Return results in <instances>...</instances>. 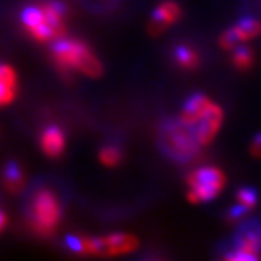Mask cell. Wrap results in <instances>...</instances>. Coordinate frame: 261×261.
Listing matches in <instances>:
<instances>
[{
  "label": "cell",
  "instance_id": "obj_1",
  "mask_svg": "<svg viewBox=\"0 0 261 261\" xmlns=\"http://www.w3.org/2000/svg\"><path fill=\"white\" fill-rule=\"evenodd\" d=\"M160 144L170 159L186 163L199 154L202 144L196 137L195 126L187 125L181 119L164 125L160 135Z\"/></svg>",
  "mask_w": 261,
  "mask_h": 261
},
{
  "label": "cell",
  "instance_id": "obj_2",
  "mask_svg": "<svg viewBox=\"0 0 261 261\" xmlns=\"http://www.w3.org/2000/svg\"><path fill=\"white\" fill-rule=\"evenodd\" d=\"M53 56L63 70H79L90 77L102 74L100 61L80 41L58 39L53 47Z\"/></svg>",
  "mask_w": 261,
  "mask_h": 261
},
{
  "label": "cell",
  "instance_id": "obj_3",
  "mask_svg": "<svg viewBox=\"0 0 261 261\" xmlns=\"http://www.w3.org/2000/svg\"><path fill=\"white\" fill-rule=\"evenodd\" d=\"M68 247L80 254L94 255H122L134 251L138 247L137 237L129 233H112L103 238H82L70 237L67 240Z\"/></svg>",
  "mask_w": 261,
  "mask_h": 261
},
{
  "label": "cell",
  "instance_id": "obj_4",
  "mask_svg": "<svg viewBox=\"0 0 261 261\" xmlns=\"http://www.w3.org/2000/svg\"><path fill=\"white\" fill-rule=\"evenodd\" d=\"M225 181V174L216 167H202L192 171L187 177L189 202L200 203L212 200L222 192Z\"/></svg>",
  "mask_w": 261,
  "mask_h": 261
},
{
  "label": "cell",
  "instance_id": "obj_5",
  "mask_svg": "<svg viewBox=\"0 0 261 261\" xmlns=\"http://www.w3.org/2000/svg\"><path fill=\"white\" fill-rule=\"evenodd\" d=\"M61 218V206L48 190L38 192L32 203V221L41 233H51Z\"/></svg>",
  "mask_w": 261,
  "mask_h": 261
},
{
  "label": "cell",
  "instance_id": "obj_6",
  "mask_svg": "<svg viewBox=\"0 0 261 261\" xmlns=\"http://www.w3.org/2000/svg\"><path fill=\"white\" fill-rule=\"evenodd\" d=\"M64 5L58 2L42 5V20L29 34L39 42L60 39L64 34Z\"/></svg>",
  "mask_w": 261,
  "mask_h": 261
},
{
  "label": "cell",
  "instance_id": "obj_7",
  "mask_svg": "<svg viewBox=\"0 0 261 261\" xmlns=\"http://www.w3.org/2000/svg\"><path fill=\"white\" fill-rule=\"evenodd\" d=\"M261 257V226H247L238 233L228 261H255Z\"/></svg>",
  "mask_w": 261,
  "mask_h": 261
},
{
  "label": "cell",
  "instance_id": "obj_8",
  "mask_svg": "<svg viewBox=\"0 0 261 261\" xmlns=\"http://www.w3.org/2000/svg\"><path fill=\"white\" fill-rule=\"evenodd\" d=\"M261 34V22L254 18L241 19L232 28L226 29L219 38V44L224 49H235L238 44L250 41Z\"/></svg>",
  "mask_w": 261,
  "mask_h": 261
},
{
  "label": "cell",
  "instance_id": "obj_9",
  "mask_svg": "<svg viewBox=\"0 0 261 261\" xmlns=\"http://www.w3.org/2000/svg\"><path fill=\"white\" fill-rule=\"evenodd\" d=\"M222 121H224V112H222L221 106L211 102L209 108L203 113V116L199 119L196 125H193L196 137L202 145H207L214 140L215 135L218 134V130L222 125Z\"/></svg>",
  "mask_w": 261,
  "mask_h": 261
},
{
  "label": "cell",
  "instance_id": "obj_10",
  "mask_svg": "<svg viewBox=\"0 0 261 261\" xmlns=\"http://www.w3.org/2000/svg\"><path fill=\"white\" fill-rule=\"evenodd\" d=\"M180 15H181V10L177 3H174L171 0H166L163 3H160L157 9L154 10L149 29L154 31L155 34H160L161 31L173 25L180 18Z\"/></svg>",
  "mask_w": 261,
  "mask_h": 261
},
{
  "label": "cell",
  "instance_id": "obj_11",
  "mask_svg": "<svg viewBox=\"0 0 261 261\" xmlns=\"http://www.w3.org/2000/svg\"><path fill=\"white\" fill-rule=\"evenodd\" d=\"M209 105H211V100L206 96H203V94H193L187 100L186 105L183 106L180 119L187 125H196L199 122V119L203 116V113L209 108Z\"/></svg>",
  "mask_w": 261,
  "mask_h": 261
},
{
  "label": "cell",
  "instance_id": "obj_12",
  "mask_svg": "<svg viewBox=\"0 0 261 261\" xmlns=\"http://www.w3.org/2000/svg\"><path fill=\"white\" fill-rule=\"evenodd\" d=\"M41 147L42 151L49 157H58L65 147L64 134L56 126H49L44 130L41 138Z\"/></svg>",
  "mask_w": 261,
  "mask_h": 261
},
{
  "label": "cell",
  "instance_id": "obj_13",
  "mask_svg": "<svg viewBox=\"0 0 261 261\" xmlns=\"http://www.w3.org/2000/svg\"><path fill=\"white\" fill-rule=\"evenodd\" d=\"M174 58H176V63L185 70H193L199 65V61H200L199 54L195 49L186 45H180L174 49Z\"/></svg>",
  "mask_w": 261,
  "mask_h": 261
},
{
  "label": "cell",
  "instance_id": "obj_14",
  "mask_svg": "<svg viewBox=\"0 0 261 261\" xmlns=\"http://www.w3.org/2000/svg\"><path fill=\"white\" fill-rule=\"evenodd\" d=\"M25 183L23 174L16 163H10L5 168V185L10 192H19Z\"/></svg>",
  "mask_w": 261,
  "mask_h": 261
},
{
  "label": "cell",
  "instance_id": "obj_15",
  "mask_svg": "<svg viewBox=\"0 0 261 261\" xmlns=\"http://www.w3.org/2000/svg\"><path fill=\"white\" fill-rule=\"evenodd\" d=\"M252 61H254V56L250 48H235L232 54V64L238 70H248L252 65Z\"/></svg>",
  "mask_w": 261,
  "mask_h": 261
},
{
  "label": "cell",
  "instance_id": "obj_16",
  "mask_svg": "<svg viewBox=\"0 0 261 261\" xmlns=\"http://www.w3.org/2000/svg\"><path fill=\"white\" fill-rule=\"evenodd\" d=\"M237 200H238V205L243 206L244 209L251 211L252 207L255 206V203H257V193L252 189H250V187H244V189L238 190Z\"/></svg>",
  "mask_w": 261,
  "mask_h": 261
},
{
  "label": "cell",
  "instance_id": "obj_17",
  "mask_svg": "<svg viewBox=\"0 0 261 261\" xmlns=\"http://www.w3.org/2000/svg\"><path fill=\"white\" fill-rule=\"evenodd\" d=\"M99 159L102 161V164H105L106 167H115L121 161V151L116 147H105L100 151Z\"/></svg>",
  "mask_w": 261,
  "mask_h": 261
},
{
  "label": "cell",
  "instance_id": "obj_18",
  "mask_svg": "<svg viewBox=\"0 0 261 261\" xmlns=\"http://www.w3.org/2000/svg\"><path fill=\"white\" fill-rule=\"evenodd\" d=\"M0 84L6 87H16V73L8 64H0Z\"/></svg>",
  "mask_w": 261,
  "mask_h": 261
},
{
  "label": "cell",
  "instance_id": "obj_19",
  "mask_svg": "<svg viewBox=\"0 0 261 261\" xmlns=\"http://www.w3.org/2000/svg\"><path fill=\"white\" fill-rule=\"evenodd\" d=\"M15 89L12 87H6L3 84H0V106H5V105H9L13 99H15Z\"/></svg>",
  "mask_w": 261,
  "mask_h": 261
},
{
  "label": "cell",
  "instance_id": "obj_20",
  "mask_svg": "<svg viewBox=\"0 0 261 261\" xmlns=\"http://www.w3.org/2000/svg\"><path fill=\"white\" fill-rule=\"evenodd\" d=\"M251 154L254 157L261 159V134H258L251 142Z\"/></svg>",
  "mask_w": 261,
  "mask_h": 261
},
{
  "label": "cell",
  "instance_id": "obj_21",
  "mask_svg": "<svg viewBox=\"0 0 261 261\" xmlns=\"http://www.w3.org/2000/svg\"><path fill=\"white\" fill-rule=\"evenodd\" d=\"M6 221H8L6 219V215L3 214V212H0V231L6 226Z\"/></svg>",
  "mask_w": 261,
  "mask_h": 261
}]
</instances>
